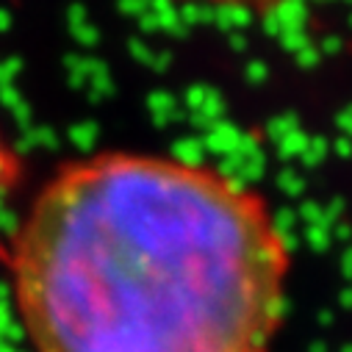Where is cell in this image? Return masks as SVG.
<instances>
[{"label":"cell","instance_id":"1","mask_svg":"<svg viewBox=\"0 0 352 352\" xmlns=\"http://www.w3.org/2000/svg\"><path fill=\"white\" fill-rule=\"evenodd\" d=\"M289 267L258 192L144 153L61 166L12 252L36 352H270Z\"/></svg>","mask_w":352,"mask_h":352},{"label":"cell","instance_id":"2","mask_svg":"<svg viewBox=\"0 0 352 352\" xmlns=\"http://www.w3.org/2000/svg\"><path fill=\"white\" fill-rule=\"evenodd\" d=\"M200 3L225 6V9H244V12H272V9L283 6L286 0H200Z\"/></svg>","mask_w":352,"mask_h":352},{"label":"cell","instance_id":"3","mask_svg":"<svg viewBox=\"0 0 352 352\" xmlns=\"http://www.w3.org/2000/svg\"><path fill=\"white\" fill-rule=\"evenodd\" d=\"M14 178H17V158L3 144V139H0V197H3L12 189Z\"/></svg>","mask_w":352,"mask_h":352}]
</instances>
